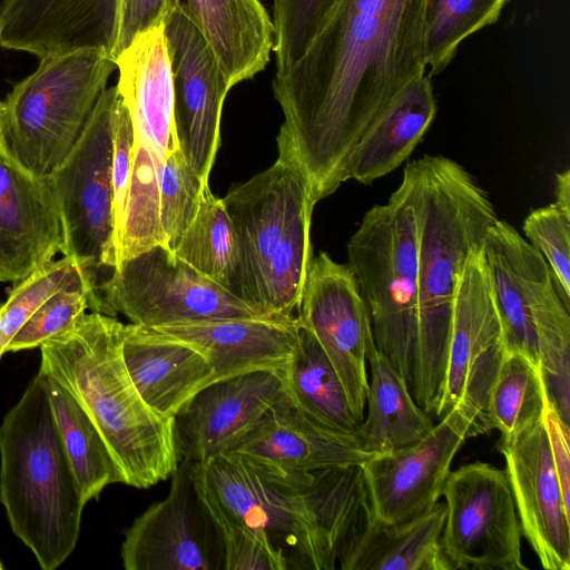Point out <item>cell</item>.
<instances>
[{"instance_id":"cell-1","label":"cell","mask_w":570,"mask_h":570,"mask_svg":"<svg viewBox=\"0 0 570 570\" xmlns=\"http://www.w3.org/2000/svg\"><path fill=\"white\" fill-rule=\"evenodd\" d=\"M425 0H334L302 56L275 72L284 122L278 155L293 160L315 203L347 180V157L411 78L425 71Z\"/></svg>"},{"instance_id":"cell-2","label":"cell","mask_w":570,"mask_h":570,"mask_svg":"<svg viewBox=\"0 0 570 570\" xmlns=\"http://www.w3.org/2000/svg\"><path fill=\"white\" fill-rule=\"evenodd\" d=\"M195 489L217 530L267 538L288 570H334L370 522L361 465L284 472L225 453L190 463Z\"/></svg>"},{"instance_id":"cell-3","label":"cell","mask_w":570,"mask_h":570,"mask_svg":"<svg viewBox=\"0 0 570 570\" xmlns=\"http://www.w3.org/2000/svg\"><path fill=\"white\" fill-rule=\"evenodd\" d=\"M419 219V373L414 400L438 415L445 385L455 293L465 263L498 218L487 190L459 163H409Z\"/></svg>"},{"instance_id":"cell-4","label":"cell","mask_w":570,"mask_h":570,"mask_svg":"<svg viewBox=\"0 0 570 570\" xmlns=\"http://www.w3.org/2000/svg\"><path fill=\"white\" fill-rule=\"evenodd\" d=\"M124 326L115 316L83 314L41 346L39 372L66 389L107 443L124 484L148 489L179 464L174 419L149 407L122 358Z\"/></svg>"},{"instance_id":"cell-5","label":"cell","mask_w":570,"mask_h":570,"mask_svg":"<svg viewBox=\"0 0 570 570\" xmlns=\"http://www.w3.org/2000/svg\"><path fill=\"white\" fill-rule=\"evenodd\" d=\"M0 503L41 569L75 550L86 504L39 372L0 424Z\"/></svg>"},{"instance_id":"cell-6","label":"cell","mask_w":570,"mask_h":570,"mask_svg":"<svg viewBox=\"0 0 570 570\" xmlns=\"http://www.w3.org/2000/svg\"><path fill=\"white\" fill-rule=\"evenodd\" d=\"M222 199L237 240L234 293L265 315L294 316L313 259L307 179L278 156Z\"/></svg>"},{"instance_id":"cell-7","label":"cell","mask_w":570,"mask_h":570,"mask_svg":"<svg viewBox=\"0 0 570 570\" xmlns=\"http://www.w3.org/2000/svg\"><path fill=\"white\" fill-rule=\"evenodd\" d=\"M417 237L414 185L404 168L387 203L365 213L346 246L374 345L405 380L413 399L419 373Z\"/></svg>"},{"instance_id":"cell-8","label":"cell","mask_w":570,"mask_h":570,"mask_svg":"<svg viewBox=\"0 0 570 570\" xmlns=\"http://www.w3.org/2000/svg\"><path fill=\"white\" fill-rule=\"evenodd\" d=\"M115 69L116 60L100 48L40 58L2 101V140L12 157L38 176L49 175L78 140Z\"/></svg>"},{"instance_id":"cell-9","label":"cell","mask_w":570,"mask_h":570,"mask_svg":"<svg viewBox=\"0 0 570 570\" xmlns=\"http://www.w3.org/2000/svg\"><path fill=\"white\" fill-rule=\"evenodd\" d=\"M119 101L116 86L102 91L78 140L47 175L61 222V253L97 279L99 269L117 265L112 153Z\"/></svg>"},{"instance_id":"cell-10","label":"cell","mask_w":570,"mask_h":570,"mask_svg":"<svg viewBox=\"0 0 570 570\" xmlns=\"http://www.w3.org/2000/svg\"><path fill=\"white\" fill-rule=\"evenodd\" d=\"M96 295L100 313H120L142 327L265 315L165 245L121 261L97 284Z\"/></svg>"},{"instance_id":"cell-11","label":"cell","mask_w":570,"mask_h":570,"mask_svg":"<svg viewBox=\"0 0 570 570\" xmlns=\"http://www.w3.org/2000/svg\"><path fill=\"white\" fill-rule=\"evenodd\" d=\"M441 548L451 570H527L521 527L504 470L473 462L451 471L442 490Z\"/></svg>"},{"instance_id":"cell-12","label":"cell","mask_w":570,"mask_h":570,"mask_svg":"<svg viewBox=\"0 0 570 570\" xmlns=\"http://www.w3.org/2000/svg\"><path fill=\"white\" fill-rule=\"evenodd\" d=\"M478 412L476 400L464 393L423 439L362 464L372 519L400 523L439 502L452 461L469 438Z\"/></svg>"},{"instance_id":"cell-13","label":"cell","mask_w":570,"mask_h":570,"mask_svg":"<svg viewBox=\"0 0 570 570\" xmlns=\"http://www.w3.org/2000/svg\"><path fill=\"white\" fill-rule=\"evenodd\" d=\"M297 318L316 337L336 371L356 417L364 419L368 386V312L348 264L321 252L312 259Z\"/></svg>"},{"instance_id":"cell-14","label":"cell","mask_w":570,"mask_h":570,"mask_svg":"<svg viewBox=\"0 0 570 570\" xmlns=\"http://www.w3.org/2000/svg\"><path fill=\"white\" fill-rule=\"evenodd\" d=\"M180 461L167 497L154 502L125 531L126 570H223L218 530Z\"/></svg>"},{"instance_id":"cell-15","label":"cell","mask_w":570,"mask_h":570,"mask_svg":"<svg viewBox=\"0 0 570 570\" xmlns=\"http://www.w3.org/2000/svg\"><path fill=\"white\" fill-rule=\"evenodd\" d=\"M174 87L177 146L208 183L220 146V118L230 90L183 0L164 23Z\"/></svg>"},{"instance_id":"cell-16","label":"cell","mask_w":570,"mask_h":570,"mask_svg":"<svg viewBox=\"0 0 570 570\" xmlns=\"http://www.w3.org/2000/svg\"><path fill=\"white\" fill-rule=\"evenodd\" d=\"M498 448L505 462L522 535L542 568L570 569L569 504L556 472L544 417Z\"/></svg>"},{"instance_id":"cell-17","label":"cell","mask_w":570,"mask_h":570,"mask_svg":"<svg viewBox=\"0 0 570 570\" xmlns=\"http://www.w3.org/2000/svg\"><path fill=\"white\" fill-rule=\"evenodd\" d=\"M129 0H2L0 47L43 58L85 48L121 52Z\"/></svg>"},{"instance_id":"cell-18","label":"cell","mask_w":570,"mask_h":570,"mask_svg":"<svg viewBox=\"0 0 570 570\" xmlns=\"http://www.w3.org/2000/svg\"><path fill=\"white\" fill-rule=\"evenodd\" d=\"M286 395L279 372L257 371L209 384L174 417L179 461L227 453Z\"/></svg>"},{"instance_id":"cell-19","label":"cell","mask_w":570,"mask_h":570,"mask_svg":"<svg viewBox=\"0 0 570 570\" xmlns=\"http://www.w3.org/2000/svg\"><path fill=\"white\" fill-rule=\"evenodd\" d=\"M62 247L58 207L47 176L17 161L0 141V282L18 283Z\"/></svg>"},{"instance_id":"cell-20","label":"cell","mask_w":570,"mask_h":570,"mask_svg":"<svg viewBox=\"0 0 570 570\" xmlns=\"http://www.w3.org/2000/svg\"><path fill=\"white\" fill-rule=\"evenodd\" d=\"M227 453L284 472L362 465L374 456L362 450L355 435L309 417L287 393Z\"/></svg>"},{"instance_id":"cell-21","label":"cell","mask_w":570,"mask_h":570,"mask_svg":"<svg viewBox=\"0 0 570 570\" xmlns=\"http://www.w3.org/2000/svg\"><path fill=\"white\" fill-rule=\"evenodd\" d=\"M297 316L257 315L147 327L198 347L215 382L257 371L282 372L298 336Z\"/></svg>"},{"instance_id":"cell-22","label":"cell","mask_w":570,"mask_h":570,"mask_svg":"<svg viewBox=\"0 0 570 570\" xmlns=\"http://www.w3.org/2000/svg\"><path fill=\"white\" fill-rule=\"evenodd\" d=\"M481 253L504 347L540 365L531 311L544 288L554 283L548 263L510 223L499 218L489 227Z\"/></svg>"},{"instance_id":"cell-23","label":"cell","mask_w":570,"mask_h":570,"mask_svg":"<svg viewBox=\"0 0 570 570\" xmlns=\"http://www.w3.org/2000/svg\"><path fill=\"white\" fill-rule=\"evenodd\" d=\"M118 92L129 112L135 138L164 161L177 148L174 87L164 24L136 35L116 59Z\"/></svg>"},{"instance_id":"cell-24","label":"cell","mask_w":570,"mask_h":570,"mask_svg":"<svg viewBox=\"0 0 570 570\" xmlns=\"http://www.w3.org/2000/svg\"><path fill=\"white\" fill-rule=\"evenodd\" d=\"M122 358L145 403L175 415L203 389L215 383L214 371L196 346L136 324L124 326Z\"/></svg>"},{"instance_id":"cell-25","label":"cell","mask_w":570,"mask_h":570,"mask_svg":"<svg viewBox=\"0 0 570 570\" xmlns=\"http://www.w3.org/2000/svg\"><path fill=\"white\" fill-rule=\"evenodd\" d=\"M431 79L423 71L401 87L351 150L347 179L371 184L411 156L436 114Z\"/></svg>"},{"instance_id":"cell-26","label":"cell","mask_w":570,"mask_h":570,"mask_svg":"<svg viewBox=\"0 0 570 570\" xmlns=\"http://www.w3.org/2000/svg\"><path fill=\"white\" fill-rule=\"evenodd\" d=\"M232 89L265 70L275 27L261 0H183Z\"/></svg>"},{"instance_id":"cell-27","label":"cell","mask_w":570,"mask_h":570,"mask_svg":"<svg viewBox=\"0 0 570 570\" xmlns=\"http://www.w3.org/2000/svg\"><path fill=\"white\" fill-rule=\"evenodd\" d=\"M501 343V321L480 249L469 256L458 284L444 393L438 417L461 400L469 375L481 356Z\"/></svg>"},{"instance_id":"cell-28","label":"cell","mask_w":570,"mask_h":570,"mask_svg":"<svg viewBox=\"0 0 570 570\" xmlns=\"http://www.w3.org/2000/svg\"><path fill=\"white\" fill-rule=\"evenodd\" d=\"M445 504L404 522L371 519L340 560L342 570H451L441 548Z\"/></svg>"},{"instance_id":"cell-29","label":"cell","mask_w":570,"mask_h":570,"mask_svg":"<svg viewBox=\"0 0 570 570\" xmlns=\"http://www.w3.org/2000/svg\"><path fill=\"white\" fill-rule=\"evenodd\" d=\"M368 386L366 415L358 428L363 451L391 453L423 439L434 423L411 395L405 380L381 354L372 341L366 350Z\"/></svg>"},{"instance_id":"cell-30","label":"cell","mask_w":570,"mask_h":570,"mask_svg":"<svg viewBox=\"0 0 570 570\" xmlns=\"http://www.w3.org/2000/svg\"><path fill=\"white\" fill-rule=\"evenodd\" d=\"M549 401L540 365L523 353L503 347L469 438L499 430L500 440L513 439L544 417Z\"/></svg>"},{"instance_id":"cell-31","label":"cell","mask_w":570,"mask_h":570,"mask_svg":"<svg viewBox=\"0 0 570 570\" xmlns=\"http://www.w3.org/2000/svg\"><path fill=\"white\" fill-rule=\"evenodd\" d=\"M281 375L288 397L309 417L337 432L357 435L362 422L336 371L314 334L301 323L294 352Z\"/></svg>"},{"instance_id":"cell-32","label":"cell","mask_w":570,"mask_h":570,"mask_svg":"<svg viewBox=\"0 0 570 570\" xmlns=\"http://www.w3.org/2000/svg\"><path fill=\"white\" fill-rule=\"evenodd\" d=\"M39 373L82 501L86 504L97 500L107 485L124 483V476L101 433L76 399L56 381Z\"/></svg>"},{"instance_id":"cell-33","label":"cell","mask_w":570,"mask_h":570,"mask_svg":"<svg viewBox=\"0 0 570 570\" xmlns=\"http://www.w3.org/2000/svg\"><path fill=\"white\" fill-rule=\"evenodd\" d=\"M173 253L203 276L234 293L236 234L223 199L212 193L209 185L204 188L197 214Z\"/></svg>"},{"instance_id":"cell-34","label":"cell","mask_w":570,"mask_h":570,"mask_svg":"<svg viewBox=\"0 0 570 570\" xmlns=\"http://www.w3.org/2000/svg\"><path fill=\"white\" fill-rule=\"evenodd\" d=\"M161 163L148 145L134 136L132 170L117 244V265L154 246H166L160 222Z\"/></svg>"},{"instance_id":"cell-35","label":"cell","mask_w":570,"mask_h":570,"mask_svg":"<svg viewBox=\"0 0 570 570\" xmlns=\"http://www.w3.org/2000/svg\"><path fill=\"white\" fill-rule=\"evenodd\" d=\"M508 0H425L423 65L430 76L440 73L463 40L499 20Z\"/></svg>"},{"instance_id":"cell-36","label":"cell","mask_w":570,"mask_h":570,"mask_svg":"<svg viewBox=\"0 0 570 570\" xmlns=\"http://www.w3.org/2000/svg\"><path fill=\"white\" fill-rule=\"evenodd\" d=\"M98 279L76 258L63 256L33 271L17 283L0 304V360L13 336L55 292L75 286L96 293Z\"/></svg>"},{"instance_id":"cell-37","label":"cell","mask_w":570,"mask_h":570,"mask_svg":"<svg viewBox=\"0 0 570 570\" xmlns=\"http://www.w3.org/2000/svg\"><path fill=\"white\" fill-rule=\"evenodd\" d=\"M207 185L209 183L196 174L178 147L160 164V222L166 246L171 252L195 218Z\"/></svg>"},{"instance_id":"cell-38","label":"cell","mask_w":570,"mask_h":570,"mask_svg":"<svg viewBox=\"0 0 570 570\" xmlns=\"http://www.w3.org/2000/svg\"><path fill=\"white\" fill-rule=\"evenodd\" d=\"M87 309L100 313L95 291L75 286L58 289L13 336L7 352L40 347L46 341L70 328Z\"/></svg>"},{"instance_id":"cell-39","label":"cell","mask_w":570,"mask_h":570,"mask_svg":"<svg viewBox=\"0 0 570 570\" xmlns=\"http://www.w3.org/2000/svg\"><path fill=\"white\" fill-rule=\"evenodd\" d=\"M523 233L548 263L561 301L570 309V210L556 203L533 209L523 222Z\"/></svg>"},{"instance_id":"cell-40","label":"cell","mask_w":570,"mask_h":570,"mask_svg":"<svg viewBox=\"0 0 570 570\" xmlns=\"http://www.w3.org/2000/svg\"><path fill=\"white\" fill-rule=\"evenodd\" d=\"M334 0H273L275 72L293 65L320 28Z\"/></svg>"},{"instance_id":"cell-41","label":"cell","mask_w":570,"mask_h":570,"mask_svg":"<svg viewBox=\"0 0 570 570\" xmlns=\"http://www.w3.org/2000/svg\"><path fill=\"white\" fill-rule=\"evenodd\" d=\"M223 546V570H288L286 559L264 535L245 528L218 530Z\"/></svg>"},{"instance_id":"cell-42","label":"cell","mask_w":570,"mask_h":570,"mask_svg":"<svg viewBox=\"0 0 570 570\" xmlns=\"http://www.w3.org/2000/svg\"><path fill=\"white\" fill-rule=\"evenodd\" d=\"M134 128L127 107L121 97L117 109L114 153L112 189L116 228V250L122 226L124 212L132 170Z\"/></svg>"},{"instance_id":"cell-43","label":"cell","mask_w":570,"mask_h":570,"mask_svg":"<svg viewBox=\"0 0 570 570\" xmlns=\"http://www.w3.org/2000/svg\"><path fill=\"white\" fill-rule=\"evenodd\" d=\"M179 2L180 0H129L121 27V51L139 32L164 24Z\"/></svg>"},{"instance_id":"cell-44","label":"cell","mask_w":570,"mask_h":570,"mask_svg":"<svg viewBox=\"0 0 570 570\" xmlns=\"http://www.w3.org/2000/svg\"><path fill=\"white\" fill-rule=\"evenodd\" d=\"M544 423L549 438L552 459L559 479L561 492L569 504L570 490V454L569 424L560 416L554 403L550 400L544 413Z\"/></svg>"},{"instance_id":"cell-45","label":"cell","mask_w":570,"mask_h":570,"mask_svg":"<svg viewBox=\"0 0 570 570\" xmlns=\"http://www.w3.org/2000/svg\"><path fill=\"white\" fill-rule=\"evenodd\" d=\"M556 204L570 210V170L566 169L556 175L554 188Z\"/></svg>"},{"instance_id":"cell-46","label":"cell","mask_w":570,"mask_h":570,"mask_svg":"<svg viewBox=\"0 0 570 570\" xmlns=\"http://www.w3.org/2000/svg\"><path fill=\"white\" fill-rule=\"evenodd\" d=\"M2 107H3L2 101H0V120H1V116H2Z\"/></svg>"},{"instance_id":"cell-47","label":"cell","mask_w":570,"mask_h":570,"mask_svg":"<svg viewBox=\"0 0 570 570\" xmlns=\"http://www.w3.org/2000/svg\"><path fill=\"white\" fill-rule=\"evenodd\" d=\"M2 139V131H1V120H0V141Z\"/></svg>"},{"instance_id":"cell-48","label":"cell","mask_w":570,"mask_h":570,"mask_svg":"<svg viewBox=\"0 0 570 570\" xmlns=\"http://www.w3.org/2000/svg\"><path fill=\"white\" fill-rule=\"evenodd\" d=\"M2 569H3V566H2V563H1V561H0V570H2Z\"/></svg>"}]
</instances>
